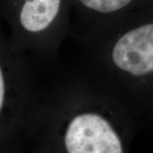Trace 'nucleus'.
Here are the masks:
<instances>
[{
	"label": "nucleus",
	"instance_id": "nucleus-1",
	"mask_svg": "<svg viewBox=\"0 0 153 153\" xmlns=\"http://www.w3.org/2000/svg\"><path fill=\"white\" fill-rule=\"evenodd\" d=\"M106 60L117 76L139 78L153 73V23L123 30L112 39Z\"/></svg>",
	"mask_w": 153,
	"mask_h": 153
},
{
	"label": "nucleus",
	"instance_id": "nucleus-2",
	"mask_svg": "<svg viewBox=\"0 0 153 153\" xmlns=\"http://www.w3.org/2000/svg\"><path fill=\"white\" fill-rule=\"evenodd\" d=\"M64 144L67 153H123L117 132L102 115L83 111L66 127Z\"/></svg>",
	"mask_w": 153,
	"mask_h": 153
},
{
	"label": "nucleus",
	"instance_id": "nucleus-3",
	"mask_svg": "<svg viewBox=\"0 0 153 153\" xmlns=\"http://www.w3.org/2000/svg\"><path fill=\"white\" fill-rule=\"evenodd\" d=\"M17 20L28 35L42 36L55 28L67 10L68 0H17Z\"/></svg>",
	"mask_w": 153,
	"mask_h": 153
},
{
	"label": "nucleus",
	"instance_id": "nucleus-4",
	"mask_svg": "<svg viewBox=\"0 0 153 153\" xmlns=\"http://www.w3.org/2000/svg\"><path fill=\"white\" fill-rule=\"evenodd\" d=\"M136 0H71L82 15L100 20L125 16Z\"/></svg>",
	"mask_w": 153,
	"mask_h": 153
},
{
	"label": "nucleus",
	"instance_id": "nucleus-5",
	"mask_svg": "<svg viewBox=\"0 0 153 153\" xmlns=\"http://www.w3.org/2000/svg\"><path fill=\"white\" fill-rule=\"evenodd\" d=\"M9 94V81L4 66L0 61V113L5 105Z\"/></svg>",
	"mask_w": 153,
	"mask_h": 153
}]
</instances>
